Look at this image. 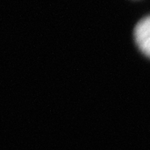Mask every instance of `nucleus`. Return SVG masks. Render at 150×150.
I'll list each match as a JSON object with an SVG mask.
<instances>
[{
    "instance_id": "obj_1",
    "label": "nucleus",
    "mask_w": 150,
    "mask_h": 150,
    "mask_svg": "<svg viewBox=\"0 0 150 150\" xmlns=\"http://www.w3.org/2000/svg\"><path fill=\"white\" fill-rule=\"evenodd\" d=\"M134 39L140 50L150 58V16L138 23L134 28Z\"/></svg>"
}]
</instances>
